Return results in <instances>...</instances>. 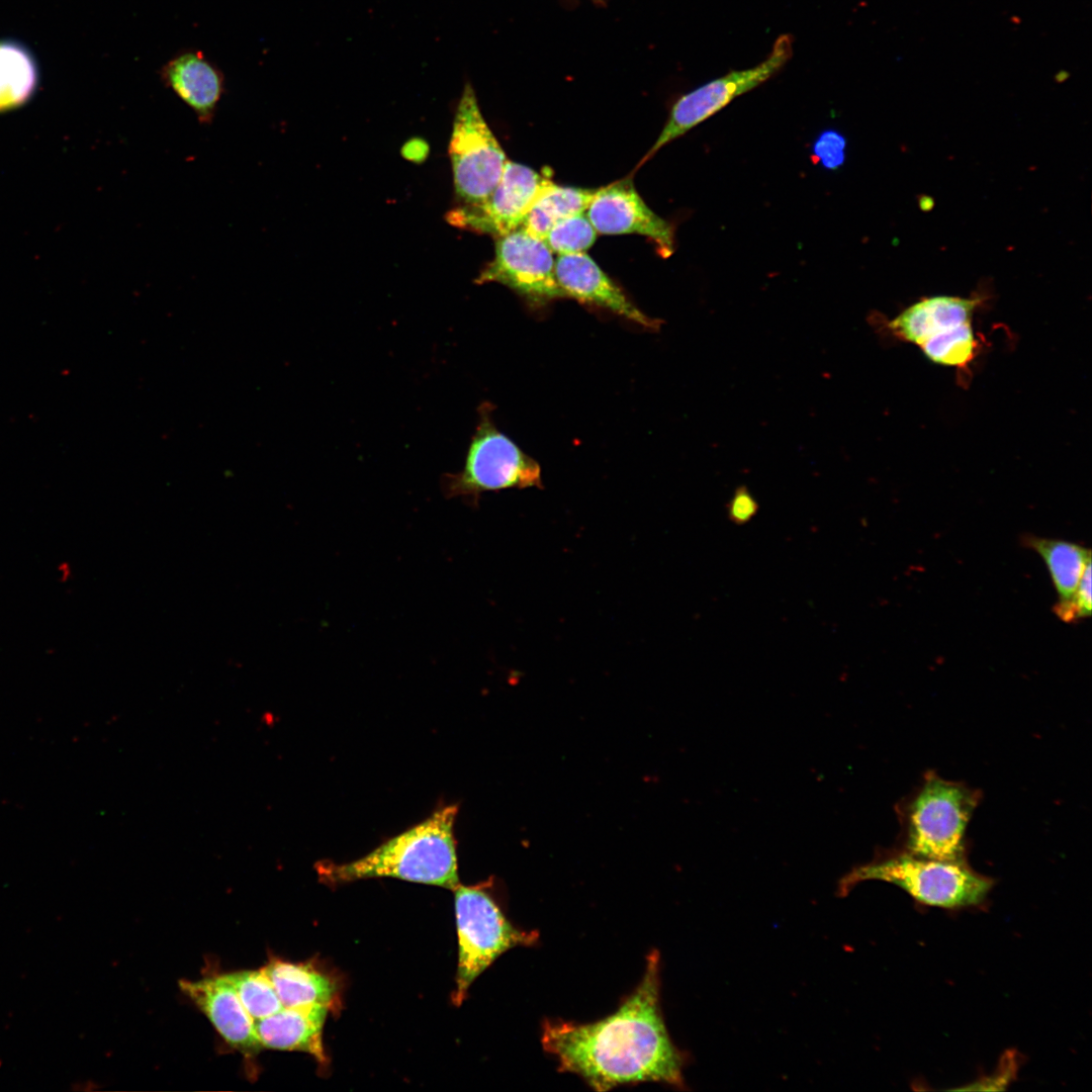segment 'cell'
Instances as JSON below:
<instances>
[{
    "instance_id": "484cf974",
    "label": "cell",
    "mask_w": 1092,
    "mask_h": 1092,
    "mask_svg": "<svg viewBox=\"0 0 1092 1092\" xmlns=\"http://www.w3.org/2000/svg\"><path fill=\"white\" fill-rule=\"evenodd\" d=\"M1091 583V561H1089L1083 570L1071 603V623L1090 617L1092 609Z\"/></svg>"
},
{
    "instance_id": "ba28073f",
    "label": "cell",
    "mask_w": 1092,
    "mask_h": 1092,
    "mask_svg": "<svg viewBox=\"0 0 1092 1092\" xmlns=\"http://www.w3.org/2000/svg\"><path fill=\"white\" fill-rule=\"evenodd\" d=\"M793 52V35L780 34L768 55L757 65L730 71L681 95L673 103L661 132L643 161L722 110L736 97L769 80L792 59Z\"/></svg>"
},
{
    "instance_id": "ac0fdd59",
    "label": "cell",
    "mask_w": 1092,
    "mask_h": 1092,
    "mask_svg": "<svg viewBox=\"0 0 1092 1092\" xmlns=\"http://www.w3.org/2000/svg\"><path fill=\"white\" fill-rule=\"evenodd\" d=\"M262 971L271 981L283 1007L323 1005L331 1009L337 1002L335 982L309 964L273 959Z\"/></svg>"
},
{
    "instance_id": "5b68a950",
    "label": "cell",
    "mask_w": 1092,
    "mask_h": 1092,
    "mask_svg": "<svg viewBox=\"0 0 1092 1092\" xmlns=\"http://www.w3.org/2000/svg\"><path fill=\"white\" fill-rule=\"evenodd\" d=\"M492 410L489 402L478 407V424L462 469L442 477L446 497H461L476 507L486 491L543 487L540 465L497 429Z\"/></svg>"
},
{
    "instance_id": "52a82bcc",
    "label": "cell",
    "mask_w": 1092,
    "mask_h": 1092,
    "mask_svg": "<svg viewBox=\"0 0 1092 1092\" xmlns=\"http://www.w3.org/2000/svg\"><path fill=\"white\" fill-rule=\"evenodd\" d=\"M457 206L484 202L508 162L485 121L473 86L465 82L456 106L448 148Z\"/></svg>"
},
{
    "instance_id": "8fae6325",
    "label": "cell",
    "mask_w": 1092,
    "mask_h": 1092,
    "mask_svg": "<svg viewBox=\"0 0 1092 1092\" xmlns=\"http://www.w3.org/2000/svg\"><path fill=\"white\" fill-rule=\"evenodd\" d=\"M585 214L598 234L644 236L663 258L674 251L673 226L647 206L631 179L596 189Z\"/></svg>"
},
{
    "instance_id": "603a6c76",
    "label": "cell",
    "mask_w": 1092,
    "mask_h": 1092,
    "mask_svg": "<svg viewBox=\"0 0 1092 1092\" xmlns=\"http://www.w3.org/2000/svg\"><path fill=\"white\" fill-rule=\"evenodd\" d=\"M597 234L583 212L557 221L546 235L544 242L552 252L559 255L583 253L593 246Z\"/></svg>"
},
{
    "instance_id": "5bb4252c",
    "label": "cell",
    "mask_w": 1092,
    "mask_h": 1092,
    "mask_svg": "<svg viewBox=\"0 0 1092 1092\" xmlns=\"http://www.w3.org/2000/svg\"><path fill=\"white\" fill-rule=\"evenodd\" d=\"M159 75L163 84L195 113L200 124L213 121L225 93V81L222 71L203 52L187 49L177 53L161 67Z\"/></svg>"
},
{
    "instance_id": "e0dca14e",
    "label": "cell",
    "mask_w": 1092,
    "mask_h": 1092,
    "mask_svg": "<svg viewBox=\"0 0 1092 1092\" xmlns=\"http://www.w3.org/2000/svg\"><path fill=\"white\" fill-rule=\"evenodd\" d=\"M1022 543L1036 551L1045 562L1059 596L1054 613L1066 623H1071L1070 607L1086 564L1091 561V551L1084 546L1059 540L1025 535Z\"/></svg>"
},
{
    "instance_id": "8992f818",
    "label": "cell",
    "mask_w": 1092,
    "mask_h": 1092,
    "mask_svg": "<svg viewBox=\"0 0 1092 1092\" xmlns=\"http://www.w3.org/2000/svg\"><path fill=\"white\" fill-rule=\"evenodd\" d=\"M458 935V966L453 1002L460 1005L473 981L500 954L515 946L537 942V931L513 925L482 886L458 885L454 890Z\"/></svg>"
},
{
    "instance_id": "cb8c5ba5",
    "label": "cell",
    "mask_w": 1092,
    "mask_h": 1092,
    "mask_svg": "<svg viewBox=\"0 0 1092 1092\" xmlns=\"http://www.w3.org/2000/svg\"><path fill=\"white\" fill-rule=\"evenodd\" d=\"M845 138L836 129H826L813 143L812 159L827 170H837L845 161Z\"/></svg>"
},
{
    "instance_id": "277c9868",
    "label": "cell",
    "mask_w": 1092,
    "mask_h": 1092,
    "mask_svg": "<svg viewBox=\"0 0 1092 1092\" xmlns=\"http://www.w3.org/2000/svg\"><path fill=\"white\" fill-rule=\"evenodd\" d=\"M882 881L898 886L922 906L963 909L982 905L994 881L974 871L967 860H940L885 849L871 861L853 868L839 882L847 894L857 884Z\"/></svg>"
},
{
    "instance_id": "3957f363",
    "label": "cell",
    "mask_w": 1092,
    "mask_h": 1092,
    "mask_svg": "<svg viewBox=\"0 0 1092 1092\" xmlns=\"http://www.w3.org/2000/svg\"><path fill=\"white\" fill-rule=\"evenodd\" d=\"M982 794L933 770L896 807L900 824L897 847L940 860H967L966 830Z\"/></svg>"
},
{
    "instance_id": "30bf717a",
    "label": "cell",
    "mask_w": 1092,
    "mask_h": 1092,
    "mask_svg": "<svg viewBox=\"0 0 1092 1092\" xmlns=\"http://www.w3.org/2000/svg\"><path fill=\"white\" fill-rule=\"evenodd\" d=\"M549 180L528 166L508 161L497 185L484 202L455 205L446 213V220L456 228L502 237L521 228Z\"/></svg>"
},
{
    "instance_id": "9a60e30c",
    "label": "cell",
    "mask_w": 1092,
    "mask_h": 1092,
    "mask_svg": "<svg viewBox=\"0 0 1092 1092\" xmlns=\"http://www.w3.org/2000/svg\"><path fill=\"white\" fill-rule=\"evenodd\" d=\"M980 301L952 295L925 297L880 326L894 338L920 348L941 334L972 323Z\"/></svg>"
},
{
    "instance_id": "6da1fadb",
    "label": "cell",
    "mask_w": 1092,
    "mask_h": 1092,
    "mask_svg": "<svg viewBox=\"0 0 1092 1092\" xmlns=\"http://www.w3.org/2000/svg\"><path fill=\"white\" fill-rule=\"evenodd\" d=\"M541 1041L559 1062V1071L579 1076L599 1092L641 1082L686 1088L687 1056L672 1042L664 1023L655 949L647 957L639 985L616 1012L583 1024L545 1020Z\"/></svg>"
},
{
    "instance_id": "4fadbf2b",
    "label": "cell",
    "mask_w": 1092,
    "mask_h": 1092,
    "mask_svg": "<svg viewBox=\"0 0 1092 1092\" xmlns=\"http://www.w3.org/2000/svg\"><path fill=\"white\" fill-rule=\"evenodd\" d=\"M179 986L228 1044L245 1056L256 1055L262 1049L254 1019L223 975L197 981L181 980Z\"/></svg>"
},
{
    "instance_id": "7a4b0ae2",
    "label": "cell",
    "mask_w": 1092,
    "mask_h": 1092,
    "mask_svg": "<svg viewBox=\"0 0 1092 1092\" xmlns=\"http://www.w3.org/2000/svg\"><path fill=\"white\" fill-rule=\"evenodd\" d=\"M458 804L435 810L424 821L345 863L322 860L321 881L336 885L368 878H396L454 890L460 883L454 825Z\"/></svg>"
},
{
    "instance_id": "d4e9b609",
    "label": "cell",
    "mask_w": 1092,
    "mask_h": 1092,
    "mask_svg": "<svg viewBox=\"0 0 1092 1092\" xmlns=\"http://www.w3.org/2000/svg\"><path fill=\"white\" fill-rule=\"evenodd\" d=\"M758 504L746 486H739L727 505L728 518L737 525L749 522L757 513Z\"/></svg>"
},
{
    "instance_id": "9c48e42d",
    "label": "cell",
    "mask_w": 1092,
    "mask_h": 1092,
    "mask_svg": "<svg viewBox=\"0 0 1092 1092\" xmlns=\"http://www.w3.org/2000/svg\"><path fill=\"white\" fill-rule=\"evenodd\" d=\"M509 287L530 305L540 307L565 297L555 277V260L544 240L519 228L496 238L493 260L475 283Z\"/></svg>"
},
{
    "instance_id": "7402d4cb",
    "label": "cell",
    "mask_w": 1092,
    "mask_h": 1092,
    "mask_svg": "<svg viewBox=\"0 0 1092 1092\" xmlns=\"http://www.w3.org/2000/svg\"><path fill=\"white\" fill-rule=\"evenodd\" d=\"M978 345L969 323L927 341L920 349L935 364L965 367L975 357Z\"/></svg>"
},
{
    "instance_id": "d6986e66",
    "label": "cell",
    "mask_w": 1092,
    "mask_h": 1092,
    "mask_svg": "<svg viewBox=\"0 0 1092 1092\" xmlns=\"http://www.w3.org/2000/svg\"><path fill=\"white\" fill-rule=\"evenodd\" d=\"M596 189L561 186L549 180L540 191L521 225L527 233L544 240L559 220L583 213Z\"/></svg>"
},
{
    "instance_id": "ffe728a7",
    "label": "cell",
    "mask_w": 1092,
    "mask_h": 1092,
    "mask_svg": "<svg viewBox=\"0 0 1092 1092\" xmlns=\"http://www.w3.org/2000/svg\"><path fill=\"white\" fill-rule=\"evenodd\" d=\"M36 82V66L28 51L14 41H0V110L23 104Z\"/></svg>"
},
{
    "instance_id": "44dd1931",
    "label": "cell",
    "mask_w": 1092,
    "mask_h": 1092,
    "mask_svg": "<svg viewBox=\"0 0 1092 1092\" xmlns=\"http://www.w3.org/2000/svg\"><path fill=\"white\" fill-rule=\"evenodd\" d=\"M223 976L235 989L254 1021L265 1018L283 1007L271 981L262 969L232 972Z\"/></svg>"
},
{
    "instance_id": "2e32d148",
    "label": "cell",
    "mask_w": 1092,
    "mask_h": 1092,
    "mask_svg": "<svg viewBox=\"0 0 1092 1092\" xmlns=\"http://www.w3.org/2000/svg\"><path fill=\"white\" fill-rule=\"evenodd\" d=\"M329 1010L323 1005L282 1007L265 1018L255 1020L260 1045L270 1050L307 1053L325 1063L323 1029Z\"/></svg>"
},
{
    "instance_id": "7c38bea8",
    "label": "cell",
    "mask_w": 1092,
    "mask_h": 1092,
    "mask_svg": "<svg viewBox=\"0 0 1092 1092\" xmlns=\"http://www.w3.org/2000/svg\"><path fill=\"white\" fill-rule=\"evenodd\" d=\"M555 277L565 297L604 308L649 330L661 326V321L638 308L584 252L559 255L555 260Z\"/></svg>"
}]
</instances>
